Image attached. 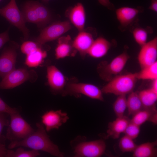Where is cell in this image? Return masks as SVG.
<instances>
[{
	"label": "cell",
	"mask_w": 157,
	"mask_h": 157,
	"mask_svg": "<svg viewBox=\"0 0 157 157\" xmlns=\"http://www.w3.org/2000/svg\"><path fill=\"white\" fill-rule=\"evenodd\" d=\"M5 142L0 141V157H6L8 149L6 147Z\"/></svg>",
	"instance_id": "cell-38"
},
{
	"label": "cell",
	"mask_w": 157,
	"mask_h": 157,
	"mask_svg": "<svg viewBox=\"0 0 157 157\" xmlns=\"http://www.w3.org/2000/svg\"><path fill=\"white\" fill-rule=\"evenodd\" d=\"M126 95L118 96L113 105L114 112L117 117H122L127 108V98Z\"/></svg>",
	"instance_id": "cell-29"
},
{
	"label": "cell",
	"mask_w": 157,
	"mask_h": 157,
	"mask_svg": "<svg viewBox=\"0 0 157 157\" xmlns=\"http://www.w3.org/2000/svg\"><path fill=\"white\" fill-rule=\"evenodd\" d=\"M33 72L25 68L15 69L9 73L0 82V89L14 88L31 79Z\"/></svg>",
	"instance_id": "cell-9"
},
{
	"label": "cell",
	"mask_w": 157,
	"mask_h": 157,
	"mask_svg": "<svg viewBox=\"0 0 157 157\" xmlns=\"http://www.w3.org/2000/svg\"><path fill=\"white\" fill-rule=\"evenodd\" d=\"M143 10L144 8L141 6L135 8L122 7L117 9L116 15L121 30L124 31L133 26L137 20L138 14Z\"/></svg>",
	"instance_id": "cell-10"
},
{
	"label": "cell",
	"mask_w": 157,
	"mask_h": 157,
	"mask_svg": "<svg viewBox=\"0 0 157 157\" xmlns=\"http://www.w3.org/2000/svg\"><path fill=\"white\" fill-rule=\"evenodd\" d=\"M130 121L127 117L124 116L122 117H117L115 120L110 122L106 138H111L114 139L119 138L120 134L124 133Z\"/></svg>",
	"instance_id": "cell-18"
},
{
	"label": "cell",
	"mask_w": 157,
	"mask_h": 157,
	"mask_svg": "<svg viewBox=\"0 0 157 157\" xmlns=\"http://www.w3.org/2000/svg\"><path fill=\"white\" fill-rule=\"evenodd\" d=\"M157 115L156 109H143L133 115L130 121L140 126L148 121L156 124Z\"/></svg>",
	"instance_id": "cell-20"
},
{
	"label": "cell",
	"mask_w": 157,
	"mask_h": 157,
	"mask_svg": "<svg viewBox=\"0 0 157 157\" xmlns=\"http://www.w3.org/2000/svg\"><path fill=\"white\" fill-rule=\"evenodd\" d=\"M153 32L151 27L143 28L140 27H132L131 32L136 42L141 47L147 42L148 34Z\"/></svg>",
	"instance_id": "cell-27"
},
{
	"label": "cell",
	"mask_w": 157,
	"mask_h": 157,
	"mask_svg": "<svg viewBox=\"0 0 157 157\" xmlns=\"http://www.w3.org/2000/svg\"><path fill=\"white\" fill-rule=\"evenodd\" d=\"M138 59L141 68L157 62V38H154L141 47Z\"/></svg>",
	"instance_id": "cell-11"
},
{
	"label": "cell",
	"mask_w": 157,
	"mask_h": 157,
	"mask_svg": "<svg viewBox=\"0 0 157 157\" xmlns=\"http://www.w3.org/2000/svg\"><path fill=\"white\" fill-rule=\"evenodd\" d=\"M111 43L105 38L99 37L94 40L88 54L94 58H99L105 56L111 47Z\"/></svg>",
	"instance_id": "cell-19"
},
{
	"label": "cell",
	"mask_w": 157,
	"mask_h": 157,
	"mask_svg": "<svg viewBox=\"0 0 157 157\" xmlns=\"http://www.w3.org/2000/svg\"><path fill=\"white\" fill-rule=\"evenodd\" d=\"M136 75L137 79L153 81L157 79V62L141 68Z\"/></svg>",
	"instance_id": "cell-28"
},
{
	"label": "cell",
	"mask_w": 157,
	"mask_h": 157,
	"mask_svg": "<svg viewBox=\"0 0 157 157\" xmlns=\"http://www.w3.org/2000/svg\"><path fill=\"white\" fill-rule=\"evenodd\" d=\"M106 144L102 140L82 142L76 147L74 153L76 157H99L105 152Z\"/></svg>",
	"instance_id": "cell-8"
},
{
	"label": "cell",
	"mask_w": 157,
	"mask_h": 157,
	"mask_svg": "<svg viewBox=\"0 0 157 157\" xmlns=\"http://www.w3.org/2000/svg\"><path fill=\"white\" fill-rule=\"evenodd\" d=\"M65 15L79 32L84 30L85 14L84 7L81 3H78L74 6L68 8Z\"/></svg>",
	"instance_id": "cell-15"
},
{
	"label": "cell",
	"mask_w": 157,
	"mask_h": 157,
	"mask_svg": "<svg viewBox=\"0 0 157 157\" xmlns=\"http://www.w3.org/2000/svg\"><path fill=\"white\" fill-rule=\"evenodd\" d=\"M47 78L49 85L54 91L64 90L67 83L66 77L54 65H51L47 67Z\"/></svg>",
	"instance_id": "cell-14"
},
{
	"label": "cell",
	"mask_w": 157,
	"mask_h": 157,
	"mask_svg": "<svg viewBox=\"0 0 157 157\" xmlns=\"http://www.w3.org/2000/svg\"><path fill=\"white\" fill-rule=\"evenodd\" d=\"M127 98V108L129 115H133L143 109L138 92L132 91Z\"/></svg>",
	"instance_id": "cell-24"
},
{
	"label": "cell",
	"mask_w": 157,
	"mask_h": 157,
	"mask_svg": "<svg viewBox=\"0 0 157 157\" xmlns=\"http://www.w3.org/2000/svg\"><path fill=\"white\" fill-rule=\"evenodd\" d=\"M1 0H0V1H1Z\"/></svg>",
	"instance_id": "cell-42"
},
{
	"label": "cell",
	"mask_w": 157,
	"mask_h": 157,
	"mask_svg": "<svg viewBox=\"0 0 157 157\" xmlns=\"http://www.w3.org/2000/svg\"><path fill=\"white\" fill-rule=\"evenodd\" d=\"M25 22L39 25V19L35 9L33 1L26 2L24 4L22 13Z\"/></svg>",
	"instance_id": "cell-25"
},
{
	"label": "cell",
	"mask_w": 157,
	"mask_h": 157,
	"mask_svg": "<svg viewBox=\"0 0 157 157\" xmlns=\"http://www.w3.org/2000/svg\"><path fill=\"white\" fill-rule=\"evenodd\" d=\"M8 114L5 113H0V141H5L6 137L2 134L3 130L5 126H8L9 122L7 118Z\"/></svg>",
	"instance_id": "cell-34"
},
{
	"label": "cell",
	"mask_w": 157,
	"mask_h": 157,
	"mask_svg": "<svg viewBox=\"0 0 157 157\" xmlns=\"http://www.w3.org/2000/svg\"><path fill=\"white\" fill-rule=\"evenodd\" d=\"M40 155L39 151L34 149L26 151L20 147L15 151L8 149L6 157H35Z\"/></svg>",
	"instance_id": "cell-30"
},
{
	"label": "cell",
	"mask_w": 157,
	"mask_h": 157,
	"mask_svg": "<svg viewBox=\"0 0 157 157\" xmlns=\"http://www.w3.org/2000/svg\"><path fill=\"white\" fill-rule=\"evenodd\" d=\"M9 115L10 122L8 126L6 137L11 142L22 140L35 131L19 112Z\"/></svg>",
	"instance_id": "cell-3"
},
{
	"label": "cell",
	"mask_w": 157,
	"mask_h": 157,
	"mask_svg": "<svg viewBox=\"0 0 157 157\" xmlns=\"http://www.w3.org/2000/svg\"><path fill=\"white\" fill-rule=\"evenodd\" d=\"M143 109H156L157 92L151 88L144 89L138 92Z\"/></svg>",
	"instance_id": "cell-22"
},
{
	"label": "cell",
	"mask_w": 157,
	"mask_h": 157,
	"mask_svg": "<svg viewBox=\"0 0 157 157\" xmlns=\"http://www.w3.org/2000/svg\"><path fill=\"white\" fill-rule=\"evenodd\" d=\"M99 3L103 6L111 10H114L115 7L109 0H98Z\"/></svg>",
	"instance_id": "cell-37"
},
{
	"label": "cell",
	"mask_w": 157,
	"mask_h": 157,
	"mask_svg": "<svg viewBox=\"0 0 157 157\" xmlns=\"http://www.w3.org/2000/svg\"><path fill=\"white\" fill-rule=\"evenodd\" d=\"M157 140L144 143L137 145L133 151L134 157H154L157 156Z\"/></svg>",
	"instance_id": "cell-21"
},
{
	"label": "cell",
	"mask_w": 157,
	"mask_h": 157,
	"mask_svg": "<svg viewBox=\"0 0 157 157\" xmlns=\"http://www.w3.org/2000/svg\"><path fill=\"white\" fill-rule=\"evenodd\" d=\"M9 40L8 31L0 34V49Z\"/></svg>",
	"instance_id": "cell-36"
},
{
	"label": "cell",
	"mask_w": 157,
	"mask_h": 157,
	"mask_svg": "<svg viewBox=\"0 0 157 157\" xmlns=\"http://www.w3.org/2000/svg\"><path fill=\"white\" fill-rule=\"evenodd\" d=\"M37 129L25 138L19 141H11L8 146L9 149L18 147H24L38 151L47 152L52 155L62 157L63 154L58 147L50 140L43 124H36Z\"/></svg>",
	"instance_id": "cell-1"
},
{
	"label": "cell",
	"mask_w": 157,
	"mask_h": 157,
	"mask_svg": "<svg viewBox=\"0 0 157 157\" xmlns=\"http://www.w3.org/2000/svg\"><path fill=\"white\" fill-rule=\"evenodd\" d=\"M42 1L45 2H47L50 0H42Z\"/></svg>",
	"instance_id": "cell-41"
},
{
	"label": "cell",
	"mask_w": 157,
	"mask_h": 157,
	"mask_svg": "<svg viewBox=\"0 0 157 157\" xmlns=\"http://www.w3.org/2000/svg\"><path fill=\"white\" fill-rule=\"evenodd\" d=\"M151 4L148 8L154 12H157V0H151Z\"/></svg>",
	"instance_id": "cell-39"
},
{
	"label": "cell",
	"mask_w": 157,
	"mask_h": 157,
	"mask_svg": "<svg viewBox=\"0 0 157 157\" xmlns=\"http://www.w3.org/2000/svg\"><path fill=\"white\" fill-rule=\"evenodd\" d=\"M119 146L120 150L123 152H133L137 145L133 139L125 135L121 138Z\"/></svg>",
	"instance_id": "cell-31"
},
{
	"label": "cell",
	"mask_w": 157,
	"mask_h": 157,
	"mask_svg": "<svg viewBox=\"0 0 157 157\" xmlns=\"http://www.w3.org/2000/svg\"><path fill=\"white\" fill-rule=\"evenodd\" d=\"M0 14L22 32L25 40L28 39L29 30L25 25L26 22L15 0H11L6 6L0 8Z\"/></svg>",
	"instance_id": "cell-4"
},
{
	"label": "cell",
	"mask_w": 157,
	"mask_h": 157,
	"mask_svg": "<svg viewBox=\"0 0 157 157\" xmlns=\"http://www.w3.org/2000/svg\"><path fill=\"white\" fill-rule=\"evenodd\" d=\"M140 131V126L130 121L124 132L125 135L134 139L139 135Z\"/></svg>",
	"instance_id": "cell-32"
},
{
	"label": "cell",
	"mask_w": 157,
	"mask_h": 157,
	"mask_svg": "<svg viewBox=\"0 0 157 157\" xmlns=\"http://www.w3.org/2000/svg\"><path fill=\"white\" fill-rule=\"evenodd\" d=\"M129 58L127 52L124 51L109 63H101L98 69L100 76L104 80L110 81L113 76L118 75L122 71Z\"/></svg>",
	"instance_id": "cell-6"
},
{
	"label": "cell",
	"mask_w": 157,
	"mask_h": 157,
	"mask_svg": "<svg viewBox=\"0 0 157 157\" xmlns=\"http://www.w3.org/2000/svg\"><path fill=\"white\" fill-rule=\"evenodd\" d=\"M39 47L37 43L26 41L21 45V50L23 53L27 55L35 51Z\"/></svg>",
	"instance_id": "cell-33"
},
{
	"label": "cell",
	"mask_w": 157,
	"mask_h": 157,
	"mask_svg": "<svg viewBox=\"0 0 157 157\" xmlns=\"http://www.w3.org/2000/svg\"><path fill=\"white\" fill-rule=\"evenodd\" d=\"M64 95L81 94L91 98L103 101V92L98 87L88 83L69 82L64 89Z\"/></svg>",
	"instance_id": "cell-5"
},
{
	"label": "cell",
	"mask_w": 157,
	"mask_h": 157,
	"mask_svg": "<svg viewBox=\"0 0 157 157\" xmlns=\"http://www.w3.org/2000/svg\"><path fill=\"white\" fill-rule=\"evenodd\" d=\"M94 40L92 34L84 30L79 32L73 41V45L81 56L84 58L88 54Z\"/></svg>",
	"instance_id": "cell-16"
},
{
	"label": "cell",
	"mask_w": 157,
	"mask_h": 157,
	"mask_svg": "<svg viewBox=\"0 0 157 157\" xmlns=\"http://www.w3.org/2000/svg\"><path fill=\"white\" fill-rule=\"evenodd\" d=\"M17 53L15 48H5L0 56V77L3 78L15 69Z\"/></svg>",
	"instance_id": "cell-13"
},
{
	"label": "cell",
	"mask_w": 157,
	"mask_h": 157,
	"mask_svg": "<svg viewBox=\"0 0 157 157\" xmlns=\"http://www.w3.org/2000/svg\"><path fill=\"white\" fill-rule=\"evenodd\" d=\"M137 80L136 73L118 75L109 81L101 90L105 94L126 95L133 91Z\"/></svg>",
	"instance_id": "cell-2"
},
{
	"label": "cell",
	"mask_w": 157,
	"mask_h": 157,
	"mask_svg": "<svg viewBox=\"0 0 157 157\" xmlns=\"http://www.w3.org/2000/svg\"><path fill=\"white\" fill-rule=\"evenodd\" d=\"M42 124L47 132L53 129H58L69 119L67 114L61 110L48 111L42 116Z\"/></svg>",
	"instance_id": "cell-12"
},
{
	"label": "cell",
	"mask_w": 157,
	"mask_h": 157,
	"mask_svg": "<svg viewBox=\"0 0 157 157\" xmlns=\"http://www.w3.org/2000/svg\"><path fill=\"white\" fill-rule=\"evenodd\" d=\"M26 56L25 64L29 67H36L42 63L47 57V53L39 47L35 51Z\"/></svg>",
	"instance_id": "cell-23"
},
{
	"label": "cell",
	"mask_w": 157,
	"mask_h": 157,
	"mask_svg": "<svg viewBox=\"0 0 157 157\" xmlns=\"http://www.w3.org/2000/svg\"><path fill=\"white\" fill-rule=\"evenodd\" d=\"M18 112L16 108L9 106L0 97V113H6L9 115Z\"/></svg>",
	"instance_id": "cell-35"
},
{
	"label": "cell",
	"mask_w": 157,
	"mask_h": 157,
	"mask_svg": "<svg viewBox=\"0 0 157 157\" xmlns=\"http://www.w3.org/2000/svg\"><path fill=\"white\" fill-rule=\"evenodd\" d=\"M153 83L151 88L155 92H157V79L153 81Z\"/></svg>",
	"instance_id": "cell-40"
},
{
	"label": "cell",
	"mask_w": 157,
	"mask_h": 157,
	"mask_svg": "<svg viewBox=\"0 0 157 157\" xmlns=\"http://www.w3.org/2000/svg\"><path fill=\"white\" fill-rule=\"evenodd\" d=\"M55 52L56 58L59 59L74 56L77 51L73 46V41L70 36L68 35L58 38V44Z\"/></svg>",
	"instance_id": "cell-17"
},
{
	"label": "cell",
	"mask_w": 157,
	"mask_h": 157,
	"mask_svg": "<svg viewBox=\"0 0 157 157\" xmlns=\"http://www.w3.org/2000/svg\"><path fill=\"white\" fill-rule=\"evenodd\" d=\"M33 3L39 19L38 27H43L48 24L51 20L50 11L46 6L40 3L33 1Z\"/></svg>",
	"instance_id": "cell-26"
},
{
	"label": "cell",
	"mask_w": 157,
	"mask_h": 157,
	"mask_svg": "<svg viewBox=\"0 0 157 157\" xmlns=\"http://www.w3.org/2000/svg\"><path fill=\"white\" fill-rule=\"evenodd\" d=\"M71 28V24L68 21L54 22L44 28L35 41L37 44H43L58 38Z\"/></svg>",
	"instance_id": "cell-7"
}]
</instances>
